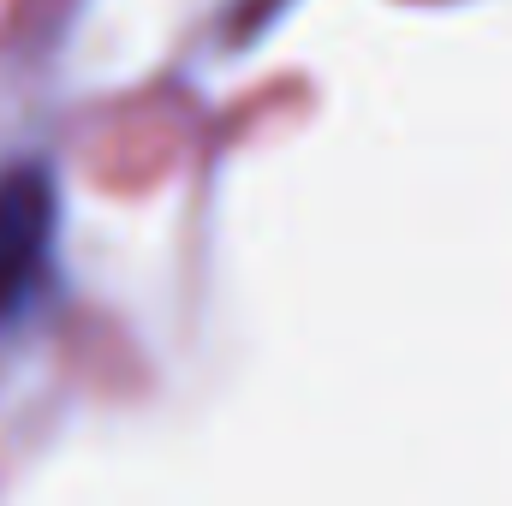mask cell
<instances>
[{"label":"cell","mask_w":512,"mask_h":506,"mask_svg":"<svg viewBox=\"0 0 512 506\" xmlns=\"http://www.w3.org/2000/svg\"><path fill=\"white\" fill-rule=\"evenodd\" d=\"M60 227V191L42 161H6L0 167V328L30 304V292L48 274Z\"/></svg>","instance_id":"obj_1"}]
</instances>
